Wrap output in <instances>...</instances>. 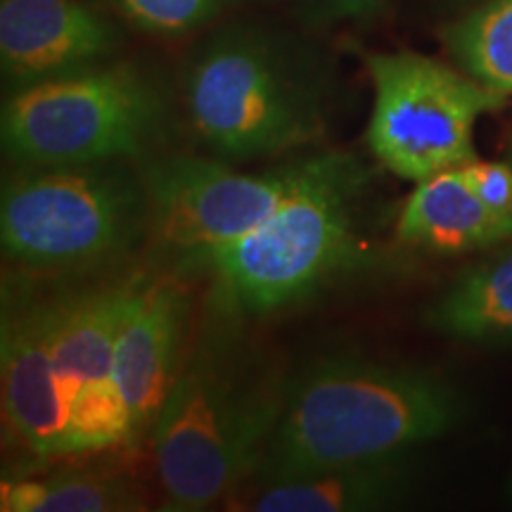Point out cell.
<instances>
[{
  "label": "cell",
  "mask_w": 512,
  "mask_h": 512,
  "mask_svg": "<svg viewBox=\"0 0 512 512\" xmlns=\"http://www.w3.org/2000/svg\"><path fill=\"white\" fill-rule=\"evenodd\" d=\"M373 83L368 147L403 181L460 169L477 159L479 117L501 110L505 95L475 76L420 53H368Z\"/></svg>",
  "instance_id": "7"
},
{
  "label": "cell",
  "mask_w": 512,
  "mask_h": 512,
  "mask_svg": "<svg viewBox=\"0 0 512 512\" xmlns=\"http://www.w3.org/2000/svg\"><path fill=\"white\" fill-rule=\"evenodd\" d=\"M427 330L482 347H512V240L467 266L422 311Z\"/></svg>",
  "instance_id": "15"
},
{
  "label": "cell",
  "mask_w": 512,
  "mask_h": 512,
  "mask_svg": "<svg viewBox=\"0 0 512 512\" xmlns=\"http://www.w3.org/2000/svg\"><path fill=\"white\" fill-rule=\"evenodd\" d=\"M373 174L361 159L332 150L330 162L278 211L228 245L176 266L211 278V302L245 320L275 316L366 266L361 202Z\"/></svg>",
  "instance_id": "3"
},
{
  "label": "cell",
  "mask_w": 512,
  "mask_h": 512,
  "mask_svg": "<svg viewBox=\"0 0 512 512\" xmlns=\"http://www.w3.org/2000/svg\"><path fill=\"white\" fill-rule=\"evenodd\" d=\"M505 501L512 505V472H510L508 482H505Z\"/></svg>",
  "instance_id": "21"
},
{
  "label": "cell",
  "mask_w": 512,
  "mask_h": 512,
  "mask_svg": "<svg viewBox=\"0 0 512 512\" xmlns=\"http://www.w3.org/2000/svg\"><path fill=\"white\" fill-rule=\"evenodd\" d=\"M192 297L181 275L145 278L117 335L114 384L128 422V451L150 441L190 347Z\"/></svg>",
  "instance_id": "11"
},
{
  "label": "cell",
  "mask_w": 512,
  "mask_h": 512,
  "mask_svg": "<svg viewBox=\"0 0 512 512\" xmlns=\"http://www.w3.org/2000/svg\"><path fill=\"white\" fill-rule=\"evenodd\" d=\"M117 27L86 0H0V67L10 93L107 60Z\"/></svg>",
  "instance_id": "12"
},
{
  "label": "cell",
  "mask_w": 512,
  "mask_h": 512,
  "mask_svg": "<svg viewBox=\"0 0 512 512\" xmlns=\"http://www.w3.org/2000/svg\"><path fill=\"white\" fill-rule=\"evenodd\" d=\"M150 235V195L136 162L12 166L3 181L0 245L15 271H102Z\"/></svg>",
  "instance_id": "5"
},
{
  "label": "cell",
  "mask_w": 512,
  "mask_h": 512,
  "mask_svg": "<svg viewBox=\"0 0 512 512\" xmlns=\"http://www.w3.org/2000/svg\"><path fill=\"white\" fill-rule=\"evenodd\" d=\"M463 174L475 188L479 200L512 230V164L475 159L463 166Z\"/></svg>",
  "instance_id": "19"
},
{
  "label": "cell",
  "mask_w": 512,
  "mask_h": 512,
  "mask_svg": "<svg viewBox=\"0 0 512 512\" xmlns=\"http://www.w3.org/2000/svg\"><path fill=\"white\" fill-rule=\"evenodd\" d=\"M465 396L427 368L332 351L285 377L283 408L249 482L401 458L463 422Z\"/></svg>",
  "instance_id": "2"
},
{
  "label": "cell",
  "mask_w": 512,
  "mask_h": 512,
  "mask_svg": "<svg viewBox=\"0 0 512 512\" xmlns=\"http://www.w3.org/2000/svg\"><path fill=\"white\" fill-rule=\"evenodd\" d=\"M150 496L131 477L112 470H57L15 475L0 484L3 512H136Z\"/></svg>",
  "instance_id": "16"
},
{
  "label": "cell",
  "mask_w": 512,
  "mask_h": 512,
  "mask_svg": "<svg viewBox=\"0 0 512 512\" xmlns=\"http://www.w3.org/2000/svg\"><path fill=\"white\" fill-rule=\"evenodd\" d=\"M408 456L337 465L309 475L261 479L240 486L223 503L252 512H375L396 508L413 486Z\"/></svg>",
  "instance_id": "13"
},
{
  "label": "cell",
  "mask_w": 512,
  "mask_h": 512,
  "mask_svg": "<svg viewBox=\"0 0 512 512\" xmlns=\"http://www.w3.org/2000/svg\"><path fill=\"white\" fill-rule=\"evenodd\" d=\"M446 43L467 74L512 95V0H484L446 29Z\"/></svg>",
  "instance_id": "17"
},
{
  "label": "cell",
  "mask_w": 512,
  "mask_h": 512,
  "mask_svg": "<svg viewBox=\"0 0 512 512\" xmlns=\"http://www.w3.org/2000/svg\"><path fill=\"white\" fill-rule=\"evenodd\" d=\"M150 434L162 510L223 508L254 477L283 408L285 377L245 318L211 302Z\"/></svg>",
  "instance_id": "1"
},
{
  "label": "cell",
  "mask_w": 512,
  "mask_h": 512,
  "mask_svg": "<svg viewBox=\"0 0 512 512\" xmlns=\"http://www.w3.org/2000/svg\"><path fill=\"white\" fill-rule=\"evenodd\" d=\"M313 17L323 22H370L387 0H306Z\"/></svg>",
  "instance_id": "20"
},
{
  "label": "cell",
  "mask_w": 512,
  "mask_h": 512,
  "mask_svg": "<svg viewBox=\"0 0 512 512\" xmlns=\"http://www.w3.org/2000/svg\"><path fill=\"white\" fill-rule=\"evenodd\" d=\"M62 292L5 290L0 399L5 446L29 460L69 456L72 406L57 363Z\"/></svg>",
  "instance_id": "9"
},
{
  "label": "cell",
  "mask_w": 512,
  "mask_h": 512,
  "mask_svg": "<svg viewBox=\"0 0 512 512\" xmlns=\"http://www.w3.org/2000/svg\"><path fill=\"white\" fill-rule=\"evenodd\" d=\"M185 117L211 157L228 164L285 157L328 131V86L285 38L226 27L192 57Z\"/></svg>",
  "instance_id": "4"
},
{
  "label": "cell",
  "mask_w": 512,
  "mask_h": 512,
  "mask_svg": "<svg viewBox=\"0 0 512 512\" xmlns=\"http://www.w3.org/2000/svg\"><path fill=\"white\" fill-rule=\"evenodd\" d=\"M332 150L311 152L259 174L216 157L152 155L143 159L152 235L176 266L242 238L261 226L330 162Z\"/></svg>",
  "instance_id": "8"
},
{
  "label": "cell",
  "mask_w": 512,
  "mask_h": 512,
  "mask_svg": "<svg viewBox=\"0 0 512 512\" xmlns=\"http://www.w3.org/2000/svg\"><path fill=\"white\" fill-rule=\"evenodd\" d=\"M145 278V273H128L62 290L55 351L72 406L69 456L128 446L126 413L114 384V347L128 304Z\"/></svg>",
  "instance_id": "10"
},
{
  "label": "cell",
  "mask_w": 512,
  "mask_h": 512,
  "mask_svg": "<svg viewBox=\"0 0 512 512\" xmlns=\"http://www.w3.org/2000/svg\"><path fill=\"white\" fill-rule=\"evenodd\" d=\"M396 240L432 254H472L501 247L512 230L479 200L460 166L415 183L396 219Z\"/></svg>",
  "instance_id": "14"
},
{
  "label": "cell",
  "mask_w": 512,
  "mask_h": 512,
  "mask_svg": "<svg viewBox=\"0 0 512 512\" xmlns=\"http://www.w3.org/2000/svg\"><path fill=\"white\" fill-rule=\"evenodd\" d=\"M131 27L152 36L176 38L207 27L249 0H112Z\"/></svg>",
  "instance_id": "18"
},
{
  "label": "cell",
  "mask_w": 512,
  "mask_h": 512,
  "mask_svg": "<svg viewBox=\"0 0 512 512\" xmlns=\"http://www.w3.org/2000/svg\"><path fill=\"white\" fill-rule=\"evenodd\" d=\"M169 100L136 64H95L12 91L3 152L12 166L143 162L164 145Z\"/></svg>",
  "instance_id": "6"
}]
</instances>
